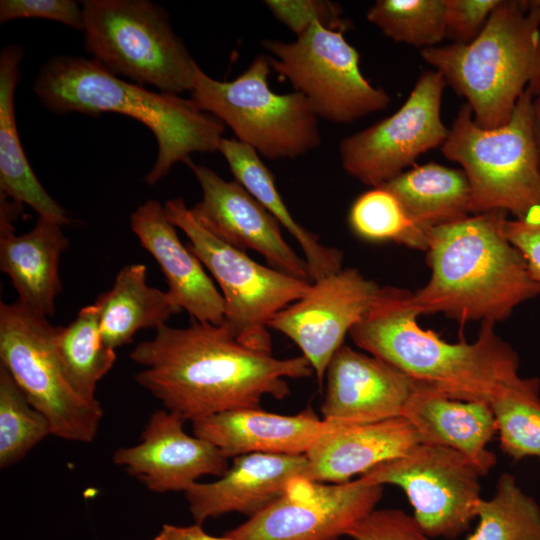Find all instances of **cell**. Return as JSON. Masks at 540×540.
<instances>
[{
	"instance_id": "cell-1",
	"label": "cell",
	"mask_w": 540,
	"mask_h": 540,
	"mask_svg": "<svg viewBox=\"0 0 540 540\" xmlns=\"http://www.w3.org/2000/svg\"><path fill=\"white\" fill-rule=\"evenodd\" d=\"M130 358L143 368L136 382L166 410L192 422L223 411L257 408L263 397L284 399L287 378L314 372L304 356L279 359L241 344L223 321L191 319L185 328L162 325Z\"/></svg>"
},
{
	"instance_id": "cell-2",
	"label": "cell",
	"mask_w": 540,
	"mask_h": 540,
	"mask_svg": "<svg viewBox=\"0 0 540 540\" xmlns=\"http://www.w3.org/2000/svg\"><path fill=\"white\" fill-rule=\"evenodd\" d=\"M408 290L384 286L350 331L359 348L459 400L490 403L519 377V356L482 322L475 341L451 343L418 323Z\"/></svg>"
},
{
	"instance_id": "cell-3",
	"label": "cell",
	"mask_w": 540,
	"mask_h": 540,
	"mask_svg": "<svg viewBox=\"0 0 540 540\" xmlns=\"http://www.w3.org/2000/svg\"><path fill=\"white\" fill-rule=\"evenodd\" d=\"M506 218L503 211H490L430 228V278L410 294L420 315L442 313L460 324L496 323L540 295V284L503 233Z\"/></svg>"
},
{
	"instance_id": "cell-4",
	"label": "cell",
	"mask_w": 540,
	"mask_h": 540,
	"mask_svg": "<svg viewBox=\"0 0 540 540\" xmlns=\"http://www.w3.org/2000/svg\"><path fill=\"white\" fill-rule=\"evenodd\" d=\"M33 91L49 111L98 116L113 112L144 124L157 141V157L144 181L155 185L192 153L218 151L225 125L190 98L153 92L118 77L92 58L56 56L40 68Z\"/></svg>"
},
{
	"instance_id": "cell-5",
	"label": "cell",
	"mask_w": 540,
	"mask_h": 540,
	"mask_svg": "<svg viewBox=\"0 0 540 540\" xmlns=\"http://www.w3.org/2000/svg\"><path fill=\"white\" fill-rule=\"evenodd\" d=\"M420 55L467 100L478 126L500 127L540 77L537 0H500L472 41L425 48Z\"/></svg>"
},
{
	"instance_id": "cell-6",
	"label": "cell",
	"mask_w": 540,
	"mask_h": 540,
	"mask_svg": "<svg viewBox=\"0 0 540 540\" xmlns=\"http://www.w3.org/2000/svg\"><path fill=\"white\" fill-rule=\"evenodd\" d=\"M527 87L509 121L495 129L478 126L464 103L441 146L460 164L470 188V213H511L517 220L540 218V160L533 134L532 99Z\"/></svg>"
},
{
	"instance_id": "cell-7",
	"label": "cell",
	"mask_w": 540,
	"mask_h": 540,
	"mask_svg": "<svg viewBox=\"0 0 540 540\" xmlns=\"http://www.w3.org/2000/svg\"><path fill=\"white\" fill-rule=\"evenodd\" d=\"M84 47L110 73L159 92H191L197 69L163 7L149 0H85Z\"/></svg>"
},
{
	"instance_id": "cell-8",
	"label": "cell",
	"mask_w": 540,
	"mask_h": 540,
	"mask_svg": "<svg viewBox=\"0 0 540 540\" xmlns=\"http://www.w3.org/2000/svg\"><path fill=\"white\" fill-rule=\"evenodd\" d=\"M270 71L265 54L257 55L231 81L213 79L199 67L191 99L259 155L272 160L294 159L320 146L319 118L302 94L272 91Z\"/></svg>"
},
{
	"instance_id": "cell-9",
	"label": "cell",
	"mask_w": 540,
	"mask_h": 540,
	"mask_svg": "<svg viewBox=\"0 0 540 540\" xmlns=\"http://www.w3.org/2000/svg\"><path fill=\"white\" fill-rule=\"evenodd\" d=\"M165 210L190 240L187 247L219 284L225 302L224 322L246 347L271 353L269 323L281 310L302 298L311 282L252 260L204 228L181 197Z\"/></svg>"
},
{
	"instance_id": "cell-10",
	"label": "cell",
	"mask_w": 540,
	"mask_h": 540,
	"mask_svg": "<svg viewBox=\"0 0 540 540\" xmlns=\"http://www.w3.org/2000/svg\"><path fill=\"white\" fill-rule=\"evenodd\" d=\"M54 328L19 301L0 303V360L29 403L48 420L51 434L90 443L99 429V401L81 397L55 350Z\"/></svg>"
},
{
	"instance_id": "cell-11",
	"label": "cell",
	"mask_w": 540,
	"mask_h": 540,
	"mask_svg": "<svg viewBox=\"0 0 540 540\" xmlns=\"http://www.w3.org/2000/svg\"><path fill=\"white\" fill-rule=\"evenodd\" d=\"M276 73L302 94L318 118L349 124L387 108L388 93L374 87L362 74L360 54L344 37L314 23L294 41L264 40Z\"/></svg>"
},
{
	"instance_id": "cell-12",
	"label": "cell",
	"mask_w": 540,
	"mask_h": 540,
	"mask_svg": "<svg viewBox=\"0 0 540 540\" xmlns=\"http://www.w3.org/2000/svg\"><path fill=\"white\" fill-rule=\"evenodd\" d=\"M361 476L400 487L414 519L431 538L455 540L468 531L482 499L480 470L462 453L441 445L418 443Z\"/></svg>"
},
{
	"instance_id": "cell-13",
	"label": "cell",
	"mask_w": 540,
	"mask_h": 540,
	"mask_svg": "<svg viewBox=\"0 0 540 540\" xmlns=\"http://www.w3.org/2000/svg\"><path fill=\"white\" fill-rule=\"evenodd\" d=\"M446 82L436 70L417 79L401 107L339 143L344 171L365 185L380 187L423 153L442 146L449 129L441 118Z\"/></svg>"
},
{
	"instance_id": "cell-14",
	"label": "cell",
	"mask_w": 540,
	"mask_h": 540,
	"mask_svg": "<svg viewBox=\"0 0 540 540\" xmlns=\"http://www.w3.org/2000/svg\"><path fill=\"white\" fill-rule=\"evenodd\" d=\"M383 490L382 485L362 476L345 483L297 477L279 499L224 536L233 540H337L375 509Z\"/></svg>"
},
{
	"instance_id": "cell-15",
	"label": "cell",
	"mask_w": 540,
	"mask_h": 540,
	"mask_svg": "<svg viewBox=\"0 0 540 540\" xmlns=\"http://www.w3.org/2000/svg\"><path fill=\"white\" fill-rule=\"evenodd\" d=\"M380 287L357 269H341L311 283L302 298L272 318L269 328L300 348L322 387L331 358L364 317Z\"/></svg>"
},
{
	"instance_id": "cell-16",
	"label": "cell",
	"mask_w": 540,
	"mask_h": 540,
	"mask_svg": "<svg viewBox=\"0 0 540 540\" xmlns=\"http://www.w3.org/2000/svg\"><path fill=\"white\" fill-rule=\"evenodd\" d=\"M187 165L202 190V199L190 210L204 228L234 248L256 251L272 268L310 281L305 259L285 241L279 222L238 182L192 160Z\"/></svg>"
},
{
	"instance_id": "cell-17",
	"label": "cell",
	"mask_w": 540,
	"mask_h": 540,
	"mask_svg": "<svg viewBox=\"0 0 540 540\" xmlns=\"http://www.w3.org/2000/svg\"><path fill=\"white\" fill-rule=\"evenodd\" d=\"M325 377L321 412L324 421L337 425L403 417L412 399L429 386L344 344L331 358Z\"/></svg>"
},
{
	"instance_id": "cell-18",
	"label": "cell",
	"mask_w": 540,
	"mask_h": 540,
	"mask_svg": "<svg viewBox=\"0 0 540 540\" xmlns=\"http://www.w3.org/2000/svg\"><path fill=\"white\" fill-rule=\"evenodd\" d=\"M184 422L166 409L155 411L143 429L141 441L117 449L113 462L158 493L185 492L202 476L224 475L229 468L228 458L208 441L188 435Z\"/></svg>"
},
{
	"instance_id": "cell-19",
	"label": "cell",
	"mask_w": 540,
	"mask_h": 540,
	"mask_svg": "<svg viewBox=\"0 0 540 540\" xmlns=\"http://www.w3.org/2000/svg\"><path fill=\"white\" fill-rule=\"evenodd\" d=\"M305 454L250 453L234 458L218 480L194 483L185 497L195 524L238 512L249 518L279 499L289 482L306 477Z\"/></svg>"
},
{
	"instance_id": "cell-20",
	"label": "cell",
	"mask_w": 540,
	"mask_h": 540,
	"mask_svg": "<svg viewBox=\"0 0 540 540\" xmlns=\"http://www.w3.org/2000/svg\"><path fill=\"white\" fill-rule=\"evenodd\" d=\"M131 230L156 260L168 284V293L191 319L219 325L225 302L198 257L183 245L164 205L148 200L130 216Z\"/></svg>"
},
{
	"instance_id": "cell-21",
	"label": "cell",
	"mask_w": 540,
	"mask_h": 540,
	"mask_svg": "<svg viewBox=\"0 0 540 540\" xmlns=\"http://www.w3.org/2000/svg\"><path fill=\"white\" fill-rule=\"evenodd\" d=\"M418 443L416 430L404 417L354 425L323 420L320 433L305 453L306 478L323 483H345L402 456Z\"/></svg>"
},
{
	"instance_id": "cell-22",
	"label": "cell",
	"mask_w": 540,
	"mask_h": 540,
	"mask_svg": "<svg viewBox=\"0 0 540 540\" xmlns=\"http://www.w3.org/2000/svg\"><path fill=\"white\" fill-rule=\"evenodd\" d=\"M193 423V434L226 457L250 453L305 454L323 427L311 407L296 415L257 408L223 411Z\"/></svg>"
},
{
	"instance_id": "cell-23",
	"label": "cell",
	"mask_w": 540,
	"mask_h": 540,
	"mask_svg": "<svg viewBox=\"0 0 540 540\" xmlns=\"http://www.w3.org/2000/svg\"><path fill=\"white\" fill-rule=\"evenodd\" d=\"M403 417L416 430L420 443L462 453L483 476L496 465V455L488 449L497 434L490 403L454 399L425 386L407 406Z\"/></svg>"
},
{
	"instance_id": "cell-24",
	"label": "cell",
	"mask_w": 540,
	"mask_h": 540,
	"mask_svg": "<svg viewBox=\"0 0 540 540\" xmlns=\"http://www.w3.org/2000/svg\"><path fill=\"white\" fill-rule=\"evenodd\" d=\"M13 229L0 230V269L10 278L17 301L37 315L53 316L62 289L59 261L69 240L61 225L41 217L23 235Z\"/></svg>"
},
{
	"instance_id": "cell-25",
	"label": "cell",
	"mask_w": 540,
	"mask_h": 540,
	"mask_svg": "<svg viewBox=\"0 0 540 540\" xmlns=\"http://www.w3.org/2000/svg\"><path fill=\"white\" fill-rule=\"evenodd\" d=\"M22 57L21 47L15 44L0 53V195L30 206L41 218L67 225L71 219L66 210L41 185L21 145L14 96Z\"/></svg>"
},
{
	"instance_id": "cell-26",
	"label": "cell",
	"mask_w": 540,
	"mask_h": 540,
	"mask_svg": "<svg viewBox=\"0 0 540 540\" xmlns=\"http://www.w3.org/2000/svg\"><path fill=\"white\" fill-rule=\"evenodd\" d=\"M95 303L103 341L114 350L130 343L137 331L156 330L182 311L168 291L148 285L147 268L141 263L124 266Z\"/></svg>"
},
{
	"instance_id": "cell-27",
	"label": "cell",
	"mask_w": 540,
	"mask_h": 540,
	"mask_svg": "<svg viewBox=\"0 0 540 540\" xmlns=\"http://www.w3.org/2000/svg\"><path fill=\"white\" fill-rule=\"evenodd\" d=\"M218 152L225 158L235 181L296 239L304 253L311 282L342 269L343 253L323 245L315 234L295 221L276 187L271 171L253 148L237 139L223 138Z\"/></svg>"
},
{
	"instance_id": "cell-28",
	"label": "cell",
	"mask_w": 540,
	"mask_h": 540,
	"mask_svg": "<svg viewBox=\"0 0 540 540\" xmlns=\"http://www.w3.org/2000/svg\"><path fill=\"white\" fill-rule=\"evenodd\" d=\"M380 187L391 192L411 220L425 229L471 214L470 188L463 170L429 162L402 172Z\"/></svg>"
},
{
	"instance_id": "cell-29",
	"label": "cell",
	"mask_w": 540,
	"mask_h": 540,
	"mask_svg": "<svg viewBox=\"0 0 540 540\" xmlns=\"http://www.w3.org/2000/svg\"><path fill=\"white\" fill-rule=\"evenodd\" d=\"M53 341L63 370L75 391L95 402L96 385L112 368L115 350L103 341L96 303L83 307L65 327H55Z\"/></svg>"
},
{
	"instance_id": "cell-30",
	"label": "cell",
	"mask_w": 540,
	"mask_h": 540,
	"mask_svg": "<svg viewBox=\"0 0 540 540\" xmlns=\"http://www.w3.org/2000/svg\"><path fill=\"white\" fill-rule=\"evenodd\" d=\"M500 448L513 460L540 459V381L518 377L491 402Z\"/></svg>"
},
{
	"instance_id": "cell-31",
	"label": "cell",
	"mask_w": 540,
	"mask_h": 540,
	"mask_svg": "<svg viewBox=\"0 0 540 540\" xmlns=\"http://www.w3.org/2000/svg\"><path fill=\"white\" fill-rule=\"evenodd\" d=\"M478 525L465 540H540V506L503 473L489 499L477 508Z\"/></svg>"
},
{
	"instance_id": "cell-32",
	"label": "cell",
	"mask_w": 540,
	"mask_h": 540,
	"mask_svg": "<svg viewBox=\"0 0 540 540\" xmlns=\"http://www.w3.org/2000/svg\"><path fill=\"white\" fill-rule=\"evenodd\" d=\"M348 220L352 231L366 241H392L413 249H427L430 229L415 224L384 187H374L357 197Z\"/></svg>"
},
{
	"instance_id": "cell-33",
	"label": "cell",
	"mask_w": 540,
	"mask_h": 540,
	"mask_svg": "<svg viewBox=\"0 0 540 540\" xmlns=\"http://www.w3.org/2000/svg\"><path fill=\"white\" fill-rule=\"evenodd\" d=\"M366 18L394 42L421 50L446 38L444 0H377Z\"/></svg>"
},
{
	"instance_id": "cell-34",
	"label": "cell",
	"mask_w": 540,
	"mask_h": 540,
	"mask_svg": "<svg viewBox=\"0 0 540 540\" xmlns=\"http://www.w3.org/2000/svg\"><path fill=\"white\" fill-rule=\"evenodd\" d=\"M50 434L46 417L29 403L0 365V467L14 465Z\"/></svg>"
},
{
	"instance_id": "cell-35",
	"label": "cell",
	"mask_w": 540,
	"mask_h": 540,
	"mask_svg": "<svg viewBox=\"0 0 540 540\" xmlns=\"http://www.w3.org/2000/svg\"><path fill=\"white\" fill-rule=\"evenodd\" d=\"M263 3L296 37L305 33L314 23L333 30L345 31L348 28V22L341 17V6L332 1L265 0Z\"/></svg>"
},
{
	"instance_id": "cell-36",
	"label": "cell",
	"mask_w": 540,
	"mask_h": 540,
	"mask_svg": "<svg viewBox=\"0 0 540 540\" xmlns=\"http://www.w3.org/2000/svg\"><path fill=\"white\" fill-rule=\"evenodd\" d=\"M353 540H432L413 515L400 509H374L347 532Z\"/></svg>"
},
{
	"instance_id": "cell-37",
	"label": "cell",
	"mask_w": 540,
	"mask_h": 540,
	"mask_svg": "<svg viewBox=\"0 0 540 540\" xmlns=\"http://www.w3.org/2000/svg\"><path fill=\"white\" fill-rule=\"evenodd\" d=\"M40 18L83 30L82 5L74 0H1L0 23Z\"/></svg>"
},
{
	"instance_id": "cell-38",
	"label": "cell",
	"mask_w": 540,
	"mask_h": 540,
	"mask_svg": "<svg viewBox=\"0 0 540 540\" xmlns=\"http://www.w3.org/2000/svg\"><path fill=\"white\" fill-rule=\"evenodd\" d=\"M500 0H444L446 38L469 43L482 30Z\"/></svg>"
},
{
	"instance_id": "cell-39",
	"label": "cell",
	"mask_w": 540,
	"mask_h": 540,
	"mask_svg": "<svg viewBox=\"0 0 540 540\" xmlns=\"http://www.w3.org/2000/svg\"><path fill=\"white\" fill-rule=\"evenodd\" d=\"M502 230L524 258L532 278L540 284V218L531 220L506 218Z\"/></svg>"
},
{
	"instance_id": "cell-40",
	"label": "cell",
	"mask_w": 540,
	"mask_h": 540,
	"mask_svg": "<svg viewBox=\"0 0 540 540\" xmlns=\"http://www.w3.org/2000/svg\"><path fill=\"white\" fill-rule=\"evenodd\" d=\"M153 540H233L226 536L216 537L206 533L201 525L175 526L165 524Z\"/></svg>"
},
{
	"instance_id": "cell-41",
	"label": "cell",
	"mask_w": 540,
	"mask_h": 540,
	"mask_svg": "<svg viewBox=\"0 0 540 540\" xmlns=\"http://www.w3.org/2000/svg\"><path fill=\"white\" fill-rule=\"evenodd\" d=\"M530 85L534 89L532 99L533 134L540 160V77Z\"/></svg>"
},
{
	"instance_id": "cell-42",
	"label": "cell",
	"mask_w": 540,
	"mask_h": 540,
	"mask_svg": "<svg viewBox=\"0 0 540 540\" xmlns=\"http://www.w3.org/2000/svg\"><path fill=\"white\" fill-rule=\"evenodd\" d=\"M537 3H538V5H539V7H540V0H537Z\"/></svg>"
}]
</instances>
